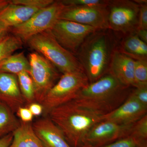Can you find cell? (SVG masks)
Returning a JSON list of instances; mask_svg holds the SVG:
<instances>
[{
  "mask_svg": "<svg viewBox=\"0 0 147 147\" xmlns=\"http://www.w3.org/2000/svg\"><path fill=\"white\" fill-rule=\"evenodd\" d=\"M102 115L77 104L73 100L51 110L47 117L60 129L72 147H82L83 140Z\"/></svg>",
  "mask_w": 147,
  "mask_h": 147,
  "instance_id": "6da1fadb",
  "label": "cell"
},
{
  "mask_svg": "<svg viewBox=\"0 0 147 147\" xmlns=\"http://www.w3.org/2000/svg\"><path fill=\"white\" fill-rule=\"evenodd\" d=\"M128 88L109 73L89 83L79 92L73 100L82 107L103 115L125 101Z\"/></svg>",
  "mask_w": 147,
  "mask_h": 147,
  "instance_id": "7a4b0ae2",
  "label": "cell"
},
{
  "mask_svg": "<svg viewBox=\"0 0 147 147\" xmlns=\"http://www.w3.org/2000/svg\"><path fill=\"white\" fill-rule=\"evenodd\" d=\"M105 30L90 35L77 52V58L89 83L97 81L109 70L113 44L110 35Z\"/></svg>",
  "mask_w": 147,
  "mask_h": 147,
  "instance_id": "3957f363",
  "label": "cell"
},
{
  "mask_svg": "<svg viewBox=\"0 0 147 147\" xmlns=\"http://www.w3.org/2000/svg\"><path fill=\"white\" fill-rule=\"evenodd\" d=\"M26 42L29 47L43 56L63 74L85 73L78 59L58 42L51 30L32 37Z\"/></svg>",
  "mask_w": 147,
  "mask_h": 147,
  "instance_id": "277c9868",
  "label": "cell"
},
{
  "mask_svg": "<svg viewBox=\"0 0 147 147\" xmlns=\"http://www.w3.org/2000/svg\"><path fill=\"white\" fill-rule=\"evenodd\" d=\"M89 84L85 73L64 74L47 92L40 103L43 108L42 115L47 117L54 108L73 100L79 92Z\"/></svg>",
  "mask_w": 147,
  "mask_h": 147,
  "instance_id": "5b68a950",
  "label": "cell"
},
{
  "mask_svg": "<svg viewBox=\"0 0 147 147\" xmlns=\"http://www.w3.org/2000/svg\"><path fill=\"white\" fill-rule=\"evenodd\" d=\"M65 7L62 1H55L50 5L38 11L26 22L11 28L10 32L23 42H27L32 37L51 30L59 20Z\"/></svg>",
  "mask_w": 147,
  "mask_h": 147,
  "instance_id": "8992f818",
  "label": "cell"
},
{
  "mask_svg": "<svg viewBox=\"0 0 147 147\" xmlns=\"http://www.w3.org/2000/svg\"><path fill=\"white\" fill-rule=\"evenodd\" d=\"M108 29L124 34L137 30L140 6L134 1H110L108 7Z\"/></svg>",
  "mask_w": 147,
  "mask_h": 147,
  "instance_id": "52a82bcc",
  "label": "cell"
},
{
  "mask_svg": "<svg viewBox=\"0 0 147 147\" xmlns=\"http://www.w3.org/2000/svg\"><path fill=\"white\" fill-rule=\"evenodd\" d=\"M28 60L29 74L34 86L35 99L40 104L47 92L55 85L59 74L55 66L37 52L30 53Z\"/></svg>",
  "mask_w": 147,
  "mask_h": 147,
  "instance_id": "ba28073f",
  "label": "cell"
},
{
  "mask_svg": "<svg viewBox=\"0 0 147 147\" xmlns=\"http://www.w3.org/2000/svg\"><path fill=\"white\" fill-rule=\"evenodd\" d=\"M97 31L93 27L61 19L51 30L58 42L73 54L77 53L87 38Z\"/></svg>",
  "mask_w": 147,
  "mask_h": 147,
  "instance_id": "9c48e42d",
  "label": "cell"
},
{
  "mask_svg": "<svg viewBox=\"0 0 147 147\" xmlns=\"http://www.w3.org/2000/svg\"><path fill=\"white\" fill-rule=\"evenodd\" d=\"M134 124H119L110 121H101L90 129L82 147L101 146L130 136Z\"/></svg>",
  "mask_w": 147,
  "mask_h": 147,
  "instance_id": "30bf717a",
  "label": "cell"
},
{
  "mask_svg": "<svg viewBox=\"0 0 147 147\" xmlns=\"http://www.w3.org/2000/svg\"><path fill=\"white\" fill-rule=\"evenodd\" d=\"M108 6H66L59 19L93 27L98 30L108 29Z\"/></svg>",
  "mask_w": 147,
  "mask_h": 147,
  "instance_id": "8fae6325",
  "label": "cell"
},
{
  "mask_svg": "<svg viewBox=\"0 0 147 147\" xmlns=\"http://www.w3.org/2000/svg\"><path fill=\"white\" fill-rule=\"evenodd\" d=\"M147 107L138 102L130 95L119 107L102 116V121L119 124L135 123L147 115Z\"/></svg>",
  "mask_w": 147,
  "mask_h": 147,
  "instance_id": "7c38bea8",
  "label": "cell"
},
{
  "mask_svg": "<svg viewBox=\"0 0 147 147\" xmlns=\"http://www.w3.org/2000/svg\"><path fill=\"white\" fill-rule=\"evenodd\" d=\"M0 102L5 104L14 113L24 106L26 101L20 90L16 75L0 72Z\"/></svg>",
  "mask_w": 147,
  "mask_h": 147,
  "instance_id": "4fadbf2b",
  "label": "cell"
},
{
  "mask_svg": "<svg viewBox=\"0 0 147 147\" xmlns=\"http://www.w3.org/2000/svg\"><path fill=\"white\" fill-rule=\"evenodd\" d=\"M135 60L119 50H113L109 65V73L127 87L134 86Z\"/></svg>",
  "mask_w": 147,
  "mask_h": 147,
  "instance_id": "5bb4252c",
  "label": "cell"
},
{
  "mask_svg": "<svg viewBox=\"0 0 147 147\" xmlns=\"http://www.w3.org/2000/svg\"><path fill=\"white\" fill-rule=\"evenodd\" d=\"M32 127L44 147H72L60 129L48 117L36 121Z\"/></svg>",
  "mask_w": 147,
  "mask_h": 147,
  "instance_id": "9a60e30c",
  "label": "cell"
},
{
  "mask_svg": "<svg viewBox=\"0 0 147 147\" xmlns=\"http://www.w3.org/2000/svg\"><path fill=\"white\" fill-rule=\"evenodd\" d=\"M41 9L28 6L9 4L0 10V21L9 28H13L26 22Z\"/></svg>",
  "mask_w": 147,
  "mask_h": 147,
  "instance_id": "2e32d148",
  "label": "cell"
},
{
  "mask_svg": "<svg viewBox=\"0 0 147 147\" xmlns=\"http://www.w3.org/2000/svg\"><path fill=\"white\" fill-rule=\"evenodd\" d=\"M12 134L13 140L9 147H44L35 133L31 123L20 122Z\"/></svg>",
  "mask_w": 147,
  "mask_h": 147,
  "instance_id": "e0dca14e",
  "label": "cell"
},
{
  "mask_svg": "<svg viewBox=\"0 0 147 147\" xmlns=\"http://www.w3.org/2000/svg\"><path fill=\"white\" fill-rule=\"evenodd\" d=\"M127 37L121 44L119 50L135 60L147 59V45L134 33Z\"/></svg>",
  "mask_w": 147,
  "mask_h": 147,
  "instance_id": "ac0fdd59",
  "label": "cell"
},
{
  "mask_svg": "<svg viewBox=\"0 0 147 147\" xmlns=\"http://www.w3.org/2000/svg\"><path fill=\"white\" fill-rule=\"evenodd\" d=\"M30 63L24 52L12 55L0 63V72L17 75L23 71L29 73Z\"/></svg>",
  "mask_w": 147,
  "mask_h": 147,
  "instance_id": "d6986e66",
  "label": "cell"
},
{
  "mask_svg": "<svg viewBox=\"0 0 147 147\" xmlns=\"http://www.w3.org/2000/svg\"><path fill=\"white\" fill-rule=\"evenodd\" d=\"M14 114L8 106L0 102V137L13 133L19 126L21 121Z\"/></svg>",
  "mask_w": 147,
  "mask_h": 147,
  "instance_id": "ffe728a7",
  "label": "cell"
},
{
  "mask_svg": "<svg viewBox=\"0 0 147 147\" xmlns=\"http://www.w3.org/2000/svg\"><path fill=\"white\" fill-rule=\"evenodd\" d=\"M18 85L26 102L30 104L35 102L33 82L28 72L23 71L17 75Z\"/></svg>",
  "mask_w": 147,
  "mask_h": 147,
  "instance_id": "44dd1931",
  "label": "cell"
},
{
  "mask_svg": "<svg viewBox=\"0 0 147 147\" xmlns=\"http://www.w3.org/2000/svg\"><path fill=\"white\" fill-rule=\"evenodd\" d=\"M23 42L20 38L13 34H9L0 42V63L13 53L21 49Z\"/></svg>",
  "mask_w": 147,
  "mask_h": 147,
  "instance_id": "7402d4cb",
  "label": "cell"
},
{
  "mask_svg": "<svg viewBox=\"0 0 147 147\" xmlns=\"http://www.w3.org/2000/svg\"><path fill=\"white\" fill-rule=\"evenodd\" d=\"M134 76V87L147 86V60H135Z\"/></svg>",
  "mask_w": 147,
  "mask_h": 147,
  "instance_id": "603a6c76",
  "label": "cell"
},
{
  "mask_svg": "<svg viewBox=\"0 0 147 147\" xmlns=\"http://www.w3.org/2000/svg\"><path fill=\"white\" fill-rule=\"evenodd\" d=\"M130 136L139 141L147 140V114L134 123Z\"/></svg>",
  "mask_w": 147,
  "mask_h": 147,
  "instance_id": "cb8c5ba5",
  "label": "cell"
},
{
  "mask_svg": "<svg viewBox=\"0 0 147 147\" xmlns=\"http://www.w3.org/2000/svg\"><path fill=\"white\" fill-rule=\"evenodd\" d=\"M66 6H108L110 1L105 0H64L62 1Z\"/></svg>",
  "mask_w": 147,
  "mask_h": 147,
  "instance_id": "d4e9b609",
  "label": "cell"
},
{
  "mask_svg": "<svg viewBox=\"0 0 147 147\" xmlns=\"http://www.w3.org/2000/svg\"><path fill=\"white\" fill-rule=\"evenodd\" d=\"M147 141V140H146ZM131 136L125 137L115 142L100 147L83 146L82 147H139L141 142Z\"/></svg>",
  "mask_w": 147,
  "mask_h": 147,
  "instance_id": "484cf974",
  "label": "cell"
},
{
  "mask_svg": "<svg viewBox=\"0 0 147 147\" xmlns=\"http://www.w3.org/2000/svg\"><path fill=\"white\" fill-rule=\"evenodd\" d=\"M53 0H12L11 2L14 4L28 6L42 9L54 2Z\"/></svg>",
  "mask_w": 147,
  "mask_h": 147,
  "instance_id": "4316f807",
  "label": "cell"
},
{
  "mask_svg": "<svg viewBox=\"0 0 147 147\" xmlns=\"http://www.w3.org/2000/svg\"><path fill=\"white\" fill-rule=\"evenodd\" d=\"M140 9L137 30H147V1L138 4Z\"/></svg>",
  "mask_w": 147,
  "mask_h": 147,
  "instance_id": "83f0119b",
  "label": "cell"
},
{
  "mask_svg": "<svg viewBox=\"0 0 147 147\" xmlns=\"http://www.w3.org/2000/svg\"><path fill=\"white\" fill-rule=\"evenodd\" d=\"M129 95L142 105L147 107V86L136 88Z\"/></svg>",
  "mask_w": 147,
  "mask_h": 147,
  "instance_id": "f1b7e54d",
  "label": "cell"
},
{
  "mask_svg": "<svg viewBox=\"0 0 147 147\" xmlns=\"http://www.w3.org/2000/svg\"><path fill=\"white\" fill-rule=\"evenodd\" d=\"M17 115L21 119V121L25 123H31L33 119L34 116L28 108L26 107H20L17 110Z\"/></svg>",
  "mask_w": 147,
  "mask_h": 147,
  "instance_id": "f546056e",
  "label": "cell"
},
{
  "mask_svg": "<svg viewBox=\"0 0 147 147\" xmlns=\"http://www.w3.org/2000/svg\"><path fill=\"white\" fill-rule=\"evenodd\" d=\"M34 116L38 117L42 114L43 108L42 105L38 102H33L29 104L28 107Z\"/></svg>",
  "mask_w": 147,
  "mask_h": 147,
  "instance_id": "4dcf8cb0",
  "label": "cell"
},
{
  "mask_svg": "<svg viewBox=\"0 0 147 147\" xmlns=\"http://www.w3.org/2000/svg\"><path fill=\"white\" fill-rule=\"evenodd\" d=\"M12 133L0 137V147H9L13 140Z\"/></svg>",
  "mask_w": 147,
  "mask_h": 147,
  "instance_id": "1f68e13d",
  "label": "cell"
},
{
  "mask_svg": "<svg viewBox=\"0 0 147 147\" xmlns=\"http://www.w3.org/2000/svg\"><path fill=\"white\" fill-rule=\"evenodd\" d=\"M11 28L0 21V42L9 34Z\"/></svg>",
  "mask_w": 147,
  "mask_h": 147,
  "instance_id": "d6a6232c",
  "label": "cell"
},
{
  "mask_svg": "<svg viewBox=\"0 0 147 147\" xmlns=\"http://www.w3.org/2000/svg\"><path fill=\"white\" fill-rule=\"evenodd\" d=\"M134 33L141 40L147 43V30H137Z\"/></svg>",
  "mask_w": 147,
  "mask_h": 147,
  "instance_id": "836d02e7",
  "label": "cell"
},
{
  "mask_svg": "<svg viewBox=\"0 0 147 147\" xmlns=\"http://www.w3.org/2000/svg\"><path fill=\"white\" fill-rule=\"evenodd\" d=\"M9 2L10 1L8 0H0V10L8 5Z\"/></svg>",
  "mask_w": 147,
  "mask_h": 147,
  "instance_id": "e575fe53",
  "label": "cell"
},
{
  "mask_svg": "<svg viewBox=\"0 0 147 147\" xmlns=\"http://www.w3.org/2000/svg\"><path fill=\"white\" fill-rule=\"evenodd\" d=\"M139 147H147V141H143L141 142Z\"/></svg>",
  "mask_w": 147,
  "mask_h": 147,
  "instance_id": "d590c367",
  "label": "cell"
}]
</instances>
